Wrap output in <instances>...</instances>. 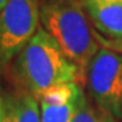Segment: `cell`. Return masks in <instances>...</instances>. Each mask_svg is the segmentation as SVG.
Wrapping results in <instances>:
<instances>
[{
	"label": "cell",
	"mask_w": 122,
	"mask_h": 122,
	"mask_svg": "<svg viewBox=\"0 0 122 122\" xmlns=\"http://www.w3.org/2000/svg\"><path fill=\"white\" fill-rule=\"evenodd\" d=\"M0 122H5V109H4V96L0 94Z\"/></svg>",
	"instance_id": "obj_10"
},
{
	"label": "cell",
	"mask_w": 122,
	"mask_h": 122,
	"mask_svg": "<svg viewBox=\"0 0 122 122\" xmlns=\"http://www.w3.org/2000/svg\"><path fill=\"white\" fill-rule=\"evenodd\" d=\"M86 98L84 91L75 96L72 100L62 105H48L39 103L41 109V122H73L83 99Z\"/></svg>",
	"instance_id": "obj_7"
},
{
	"label": "cell",
	"mask_w": 122,
	"mask_h": 122,
	"mask_svg": "<svg viewBox=\"0 0 122 122\" xmlns=\"http://www.w3.org/2000/svg\"><path fill=\"white\" fill-rule=\"evenodd\" d=\"M83 7L98 34L109 39L122 38V0H102Z\"/></svg>",
	"instance_id": "obj_5"
},
{
	"label": "cell",
	"mask_w": 122,
	"mask_h": 122,
	"mask_svg": "<svg viewBox=\"0 0 122 122\" xmlns=\"http://www.w3.org/2000/svg\"><path fill=\"white\" fill-rule=\"evenodd\" d=\"M109 122H122V121H117V119H113V118H110Z\"/></svg>",
	"instance_id": "obj_13"
},
{
	"label": "cell",
	"mask_w": 122,
	"mask_h": 122,
	"mask_svg": "<svg viewBox=\"0 0 122 122\" xmlns=\"http://www.w3.org/2000/svg\"><path fill=\"white\" fill-rule=\"evenodd\" d=\"M110 117L102 111L96 110L86 98L83 99L81 105L79 107L77 113L73 118V122H109Z\"/></svg>",
	"instance_id": "obj_8"
},
{
	"label": "cell",
	"mask_w": 122,
	"mask_h": 122,
	"mask_svg": "<svg viewBox=\"0 0 122 122\" xmlns=\"http://www.w3.org/2000/svg\"><path fill=\"white\" fill-rule=\"evenodd\" d=\"M7 1H8V0H0V14H1V11L4 10L5 4H7Z\"/></svg>",
	"instance_id": "obj_12"
},
{
	"label": "cell",
	"mask_w": 122,
	"mask_h": 122,
	"mask_svg": "<svg viewBox=\"0 0 122 122\" xmlns=\"http://www.w3.org/2000/svg\"><path fill=\"white\" fill-rule=\"evenodd\" d=\"M94 35H95L96 42L99 44L100 48L113 50V52H115L122 56V38L121 39H109V38H106V37H103V35L98 34L95 30H94Z\"/></svg>",
	"instance_id": "obj_9"
},
{
	"label": "cell",
	"mask_w": 122,
	"mask_h": 122,
	"mask_svg": "<svg viewBox=\"0 0 122 122\" xmlns=\"http://www.w3.org/2000/svg\"><path fill=\"white\" fill-rule=\"evenodd\" d=\"M96 1H102V0H80V3H81L83 5L92 4V3H96Z\"/></svg>",
	"instance_id": "obj_11"
},
{
	"label": "cell",
	"mask_w": 122,
	"mask_h": 122,
	"mask_svg": "<svg viewBox=\"0 0 122 122\" xmlns=\"http://www.w3.org/2000/svg\"><path fill=\"white\" fill-rule=\"evenodd\" d=\"M5 122H41V109L37 98L18 90L4 96Z\"/></svg>",
	"instance_id": "obj_6"
},
{
	"label": "cell",
	"mask_w": 122,
	"mask_h": 122,
	"mask_svg": "<svg viewBox=\"0 0 122 122\" xmlns=\"http://www.w3.org/2000/svg\"><path fill=\"white\" fill-rule=\"evenodd\" d=\"M11 72L23 91L30 92L37 99L50 88L66 83H80L84 77L56 39L41 26L15 56Z\"/></svg>",
	"instance_id": "obj_1"
},
{
	"label": "cell",
	"mask_w": 122,
	"mask_h": 122,
	"mask_svg": "<svg viewBox=\"0 0 122 122\" xmlns=\"http://www.w3.org/2000/svg\"><path fill=\"white\" fill-rule=\"evenodd\" d=\"M39 0H8L0 14V73L39 29Z\"/></svg>",
	"instance_id": "obj_4"
},
{
	"label": "cell",
	"mask_w": 122,
	"mask_h": 122,
	"mask_svg": "<svg viewBox=\"0 0 122 122\" xmlns=\"http://www.w3.org/2000/svg\"><path fill=\"white\" fill-rule=\"evenodd\" d=\"M39 25L86 77V71L100 46L80 0H39Z\"/></svg>",
	"instance_id": "obj_2"
},
{
	"label": "cell",
	"mask_w": 122,
	"mask_h": 122,
	"mask_svg": "<svg viewBox=\"0 0 122 122\" xmlns=\"http://www.w3.org/2000/svg\"><path fill=\"white\" fill-rule=\"evenodd\" d=\"M88 91L98 110L122 121V56L100 48L86 71Z\"/></svg>",
	"instance_id": "obj_3"
}]
</instances>
